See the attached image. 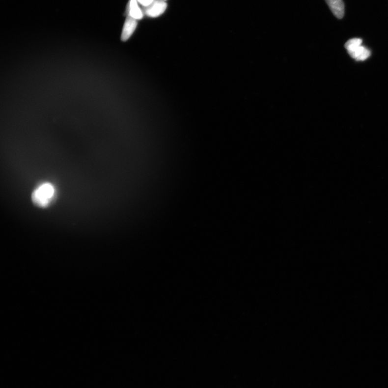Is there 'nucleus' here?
<instances>
[{
  "mask_svg": "<svg viewBox=\"0 0 388 388\" xmlns=\"http://www.w3.org/2000/svg\"><path fill=\"white\" fill-rule=\"evenodd\" d=\"M55 194V189L51 183H44L33 192L32 201L35 206L46 208L52 202Z\"/></svg>",
  "mask_w": 388,
  "mask_h": 388,
  "instance_id": "nucleus-1",
  "label": "nucleus"
},
{
  "mask_svg": "<svg viewBox=\"0 0 388 388\" xmlns=\"http://www.w3.org/2000/svg\"><path fill=\"white\" fill-rule=\"evenodd\" d=\"M167 7L165 0H154L151 4L144 8L143 12L148 17L155 18L163 14Z\"/></svg>",
  "mask_w": 388,
  "mask_h": 388,
  "instance_id": "nucleus-2",
  "label": "nucleus"
},
{
  "mask_svg": "<svg viewBox=\"0 0 388 388\" xmlns=\"http://www.w3.org/2000/svg\"><path fill=\"white\" fill-rule=\"evenodd\" d=\"M138 20L127 16L122 31L121 40L125 42L129 40L137 28Z\"/></svg>",
  "mask_w": 388,
  "mask_h": 388,
  "instance_id": "nucleus-3",
  "label": "nucleus"
},
{
  "mask_svg": "<svg viewBox=\"0 0 388 388\" xmlns=\"http://www.w3.org/2000/svg\"><path fill=\"white\" fill-rule=\"evenodd\" d=\"M333 14L341 19L345 15V4L342 0H325Z\"/></svg>",
  "mask_w": 388,
  "mask_h": 388,
  "instance_id": "nucleus-4",
  "label": "nucleus"
},
{
  "mask_svg": "<svg viewBox=\"0 0 388 388\" xmlns=\"http://www.w3.org/2000/svg\"><path fill=\"white\" fill-rule=\"evenodd\" d=\"M137 0H130L127 8L128 16L137 20H141L144 14Z\"/></svg>",
  "mask_w": 388,
  "mask_h": 388,
  "instance_id": "nucleus-5",
  "label": "nucleus"
},
{
  "mask_svg": "<svg viewBox=\"0 0 388 388\" xmlns=\"http://www.w3.org/2000/svg\"><path fill=\"white\" fill-rule=\"evenodd\" d=\"M348 53L353 58L358 61L366 60L370 55L369 50L362 45Z\"/></svg>",
  "mask_w": 388,
  "mask_h": 388,
  "instance_id": "nucleus-6",
  "label": "nucleus"
},
{
  "mask_svg": "<svg viewBox=\"0 0 388 388\" xmlns=\"http://www.w3.org/2000/svg\"><path fill=\"white\" fill-rule=\"evenodd\" d=\"M362 43V40L361 39L358 38H352L346 42L345 47L347 52H349L360 46H361Z\"/></svg>",
  "mask_w": 388,
  "mask_h": 388,
  "instance_id": "nucleus-7",
  "label": "nucleus"
},
{
  "mask_svg": "<svg viewBox=\"0 0 388 388\" xmlns=\"http://www.w3.org/2000/svg\"><path fill=\"white\" fill-rule=\"evenodd\" d=\"M139 4H140L144 8L147 7L148 5L151 4L154 0H137Z\"/></svg>",
  "mask_w": 388,
  "mask_h": 388,
  "instance_id": "nucleus-8",
  "label": "nucleus"
},
{
  "mask_svg": "<svg viewBox=\"0 0 388 388\" xmlns=\"http://www.w3.org/2000/svg\"><path fill=\"white\" fill-rule=\"evenodd\" d=\"M165 1H166V0H165Z\"/></svg>",
  "mask_w": 388,
  "mask_h": 388,
  "instance_id": "nucleus-9",
  "label": "nucleus"
}]
</instances>
